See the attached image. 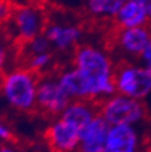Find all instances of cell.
Returning a JSON list of instances; mask_svg holds the SVG:
<instances>
[{"instance_id": "22", "label": "cell", "mask_w": 151, "mask_h": 152, "mask_svg": "<svg viewBox=\"0 0 151 152\" xmlns=\"http://www.w3.org/2000/svg\"><path fill=\"white\" fill-rule=\"evenodd\" d=\"M0 152H16L15 150H12L11 147H7V146H3L1 150H0Z\"/></svg>"}, {"instance_id": "18", "label": "cell", "mask_w": 151, "mask_h": 152, "mask_svg": "<svg viewBox=\"0 0 151 152\" xmlns=\"http://www.w3.org/2000/svg\"><path fill=\"white\" fill-rule=\"evenodd\" d=\"M12 11H13V7L7 0H0V24L9 22Z\"/></svg>"}, {"instance_id": "9", "label": "cell", "mask_w": 151, "mask_h": 152, "mask_svg": "<svg viewBox=\"0 0 151 152\" xmlns=\"http://www.w3.org/2000/svg\"><path fill=\"white\" fill-rule=\"evenodd\" d=\"M45 139L53 152H76L80 142V129L57 117L46 128Z\"/></svg>"}, {"instance_id": "6", "label": "cell", "mask_w": 151, "mask_h": 152, "mask_svg": "<svg viewBox=\"0 0 151 152\" xmlns=\"http://www.w3.org/2000/svg\"><path fill=\"white\" fill-rule=\"evenodd\" d=\"M71 99L61 87L57 75H40L36 94V110L44 115L59 117Z\"/></svg>"}, {"instance_id": "4", "label": "cell", "mask_w": 151, "mask_h": 152, "mask_svg": "<svg viewBox=\"0 0 151 152\" xmlns=\"http://www.w3.org/2000/svg\"><path fill=\"white\" fill-rule=\"evenodd\" d=\"M116 93L144 100L151 94V69L139 62H121L115 70Z\"/></svg>"}, {"instance_id": "20", "label": "cell", "mask_w": 151, "mask_h": 152, "mask_svg": "<svg viewBox=\"0 0 151 152\" xmlns=\"http://www.w3.org/2000/svg\"><path fill=\"white\" fill-rule=\"evenodd\" d=\"M12 138H13V133L11 132V129L3 122H0V140L10 141V140H12Z\"/></svg>"}, {"instance_id": "25", "label": "cell", "mask_w": 151, "mask_h": 152, "mask_svg": "<svg viewBox=\"0 0 151 152\" xmlns=\"http://www.w3.org/2000/svg\"><path fill=\"white\" fill-rule=\"evenodd\" d=\"M150 152H151V150H150Z\"/></svg>"}, {"instance_id": "5", "label": "cell", "mask_w": 151, "mask_h": 152, "mask_svg": "<svg viewBox=\"0 0 151 152\" xmlns=\"http://www.w3.org/2000/svg\"><path fill=\"white\" fill-rule=\"evenodd\" d=\"M7 23H10L12 36L23 45L44 34L47 21L41 7L33 4H26L13 7Z\"/></svg>"}, {"instance_id": "13", "label": "cell", "mask_w": 151, "mask_h": 152, "mask_svg": "<svg viewBox=\"0 0 151 152\" xmlns=\"http://www.w3.org/2000/svg\"><path fill=\"white\" fill-rule=\"evenodd\" d=\"M114 21L119 29H125L147 26L149 18L145 9L139 3L134 0H126Z\"/></svg>"}, {"instance_id": "24", "label": "cell", "mask_w": 151, "mask_h": 152, "mask_svg": "<svg viewBox=\"0 0 151 152\" xmlns=\"http://www.w3.org/2000/svg\"><path fill=\"white\" fill-rule=\"evenodd\" d=\"M0 122H1V120H0Z\"/></svg>"}, {"instance_id": "15", "label": "cell", "mask_w": 151, "mask_h": 152, "mask_svg": "<svg viewBox=\"0 0 151 152\" xmlns=\"http://www.w3.org/2000/svg\"><path fill=\"white\" fill-rule=\"evenodd\" d=\"M52 61H53V56L51 52L34 54L26 58L24 66L37 75H44L45 71L51 66Z\"/></svg>"}, {"instance_id": "14", "label": "cell", "mask_w": 151, "mask_h": 152, "mask_svg": "<svg viewBox=\"0 0 151 152\" xmlns=\"http://www.w3.org/2000/svg\"><path fill=\"white\" fill-rule=\"evenodd\" d=\"M126 0H85V9L97 20H114Z\"/></svg>"}, {"instance_id": "2", "label": "cell", "mask_w": 151, "mask_h": 152, "mask_svg": "<svg viewBox=\"0 0 151 152\" xmlns=\"http://www.w3.org/2000/svg\"><path fill=\"white\" fill-rule=\"evenodd\" d=\"M40 75L26 66L9 69L0 77V94L16 111H36V94Z\"/></svg>"}, {"instance_id": "3", "label": "cell", "mask_w": 151, "mask_h": 152, "mask_svg": "<svg viewBox=\"0 0 151 152\" xmlns=\"http://www.w3.org/2000/svg\"><path fill=\"white\" fill-rule=\"evenodd\" d=\"M99 115L110 126H138L146 118L147 109L144 100L115 93L99 103Z\"/></svg>"}, {"instance_id": "10", "label": "cell", "mask_w": 151, "mask_h": 152, "mask_svg": "<svg viewBox=\"0 0 151 152\" xmlns=\"http://www.w3.org/2000/svg\"><path fill=\"white\" fill-rule=\"evenodd\" d=\"M141 137L137 126H110L104 152H140Z\"/></svg>"}, {"instance_id": "21", "label": "cell", "mask_w": 151, "mask_h": 152, "mask_svg": "<svg viewBox=\"0 0 151 152\" xmlns=\"http://www.w3.org/2000/svg\"><path fill=\"white\" fill-rule=\"evenodd\" d=\"M134 1L139 3L146 11L147 18H149V24H151V0H134Z\"/></svg>"}, {"instance_id": "11", "label": "cell", "mask_w": 151, "mask_h": 152, "mask_svg": "<svg viewBox=\"0 0 151 152\" xmlns=\"http://www.w3.org/2000/svg\"><path fill=\"white\" fill-rule=\"evenodd\" d=\"M110 124L97 115L80 130V142L76 152H104Z\"/></svg>"}, {"instance_id": "8", "label": "cell", "mask_w": 151, "mask_h": 152, "mask_svg": "<svg viewBox=\"0 0 151 152\" xmlns=\"http://www.w3.org/2000/svg\"><path fill=\"white\" fill-rule=\"evenodd\" d=\"M44 35L48 39L53 50L61 53L75 51L80 46L84 37V30L80 26L71 22H47Z\"/></svg>"}, {"instance_id": "1", "label": "cell", "mask_w": 151, "mask_h": 152, "mask_svg": "<svg viewBox=\"0 0 151 152\" xmlns=\"http://www.w3.org/2000/svg\"><path fill=\"white\" fill-rule=\"evenodd\" d=\"M73 66L80 79L85 100L100 103L116 93V64L105 48L92 44L78 46L73 54Z\"/></svg>"}, {"instance_id": "23", "label": "cell", "mask_w": 151, "mask_h": 152, "mask_svg": "<svg viewBox=\"0 0 151 152\" xmlns=\"http://www.w3.org/2000/svg\"><path fill=\"white\" fill-rule=\"evenodd\" d=\"M1 147H3V146H1V145H0V150H1Z\"/></svg>"}, {"instance_id": "16", "label": "cell", "mask_w": 151, "mask_h": 152, "mask_svg": "<svg viewBox=\"0 0 151 152\" xmlns=\"http://www.w3.org/2000/svg\"><path fill=\"white\" fill-rule=\"evenodd\" d=\"M22 46H23V56H24V58L30 57V56H34V54L51 52V48H52L48 39L44 34L34 37V39H32L30 41L23 44Z\"/></svg>"}, {"instance_id": "17", "label": "cell", "mask_w": 151, "mask_h": 152, "mask_svg": "<svg viewBox=\"0 0 151 152\" xmlns=\"http://www.w3.org/2000/svg\"><path fill=\"white\" fill-rule=\"evenodd\" d=\"M10 61V47L6 44L5 39L0 36V77L7 71V65Z\"/></svg>"}, {"instance_id": "7", "label": "cell", "mask_w": 151, "mask_h": 152, "mask_svg": "<svg viewBox=\"0 0 151 152\" xmlns=\"http://www.w3.org/2000/svg\"><path fill=\"white\" fill-rule=\"evenodd\" d=\"M151 37L149 26L119 29L115 35V47L123 56V62H138Z\"/></svg>"}, {"instance_id": "12", "label": "cell", "mask_w": 151, "mask_h": 152, "mask_svg": "<svg viewBox=\"0 0 151 152\" xmlns=\"http://www.w3.org/2000/svg\"><path fill=\"white\" fill-rule=\"evenodd\" d=\"M97 115H99V103L92 100H71L59 117L81 130Z\"/></svg>"}, {"instance_id": "19", "label": "cell", "mask_w": 151, "mask_h": 152, "mask_svg": "<svg viewBox=\"0 0 151 152\" xmlns=\"http://www.w3.org/2000/svg\"><path fill=\"white\" fill-rule=\"evenodd\" d=\"M138 62L141 63L143 65H145V66H147V68L151 69V37H150V41H149V44L146 45L145 50L143 51L141 56L139 57Z\"/></svg>"}]
</instances>
